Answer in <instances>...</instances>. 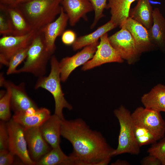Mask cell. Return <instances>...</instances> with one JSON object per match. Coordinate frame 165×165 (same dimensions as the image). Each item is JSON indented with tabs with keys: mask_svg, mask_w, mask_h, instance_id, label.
<instances>
[{
	"mask_svg": "<svg viewBox=\"0 0 165 165\" xmlns=\"http://www.w3.org/2000/svg\"><path fill=\"white\" fill-rule=\"evenodd\" d=\"M61 134L73 148L68 165H106L110 162L114 149L101 133L92 130L82 119H62Z\"/></svg>",
	"mask_w": 165,
	"mask_h": 165,
	"instance_id": "obj_1",
	"label": "cell"
},
{
	"mask_svg": "<svg viewBox=\"0 0 165 165\" xmlns=\"http://www.w3.org/2000/svg\"><path fill=\"white\" fill-rule=\"evenodd\" d=\"M61 1L31 0L18 5L32 29L40 32L60 14Z\"/></svg>",
	"mask_w": 165,
	"mask_h": 165,
	"instance_id": "obj_2",
	"label": "cell"
},
{
	"mask_svg": "<svg viewBox=\"0 0 165 165\" xmlns=\"http://www.w3.org/2000/svg\"><path fill=\"white\" fill-rule=\"evenodd\" d=\"M50 62V70L49 75L48 76L38 78L34 88L35 89H44L52 94L55 102L54 114L63 119H64L63 109L66 108L71 110L72 107L65 99L62 90L59 62L53 56H52Z\"/></svg>",
	"mask_w": 165,
	"mask_h": 165,
	"instance_id": "obj_3",
	"label": "cell"
},
{
	"mask_svg": "<svg viewBox=\"0 0 165 165\" xmlns=\"http://www.w3.org/2000/svg\"><path fill=\"white\" fill-rule=\"evenodd\" d=\"M52 54L46 49L42 33L38 32L29 46L23 66L17 69L16 73H29L38 78L45 76Z\"/></svg>",
	"mask_w": 165,
	"mask_h": 165,
	"instance_id": "obj_4",
	"label": "cell"
},
{
	"mask_svg": "<svg viewBox=\"0 0 165 165\" xmlns=\"http://www.w3.org/2000/svg\"><path fill=\"white\" fill-rule=\"evenodd\" d=\"M114 113L119 121L120 130L118 145L112 152V156L126 153L138 154L140 147L134 136V123L130 112L121 105L114 110Z\"/></svg>",
	"mask_w": 165,
	"mask_h": 165,
	"instance_id": "obj_5",
	"label": "cell"
},
{
	"mask_svg": "<svg viewBox=\"0 0 165 165\" xmlns=\"http://www.w3.org/2000/svg\"><path fill=\"white\" fill-rule=\"evenodd\" d=\"M8 131L9 150L18 156L25 164L35 165L29 153L24 128L12 118L6 123Z\"/></svg>",
	"mask_w": 165,
	"mask_h": 165,
	"instance_id": "obj_6",
	"label": "cell"
},
{
	"mask_svg": "<svg viewBox=\"0 0 165 165\" xmlns=\"http://www.w3.org/2000/svg\"><path fill=\"white\" fill-rule=\"evenodd\" d=\"M38 32L32 30L20 35H4L0 38V62L7 66L9 61L15 54L28 47Z\"/></svg>",
	"mask_w": 165,
	"mask_h": 165,
	"instance_id": "obj_7",
	"label": "cell"
},
{
	"mask_svg": "<svg viewBox=\"0 0 165 165\" xmlns=\"http://www.w3.org/2000/svg\"><path fill=\"white\" fill-rule=\"evenodd\" d=\"M131 116L134 124L148 129L159 140L164 137L165 122L160 112L139 107L131 113Z\"/></svg>",
	"mask_w": 165,
	"mask_h": 165,
	"instance_id": "obj_8",
	"label": "cell"
},
{
	"mask_svg": "<svg viewBox=\"0 0 165 165\" xmlns=\"http://www.w3.org/2000/svg\"><path fill=\"white\" fill-rule=\"evenodd\" d=\"M109 42L122 58L129 64L138 59L141 53L138 51L129 32L124 28L108 37Z\"/></svg>",
	"mask_w": 165,
	"mask_h": 165,
	"instance_id": "obj_9",
	"label": "cell"
},
{
	"mask_svg": "<svg viewBox=\"0 0 165 165\" xmlns=\"http://www.w3.org/2000/svg\"><path fill=\"white\" fill-rule=\"evenodd\" d=\"M123 60L110 43L106 33L101 37L93 56L83 65L82 69L87 70L107 63H122Z\"/></svg>",
	"mask_w": 165,
	"mask_h": 165,
	"instance_id": "obj_10",
	"label": "cell"
},
{
	"mask_svg": "<svg viewBox=\"0 0 165 165\" xmlns=\"http://www.w3.org/2000/svg\"><path fill=\"white\" fill-rule=\"evenodd\" d=\"M99 43L98 41L86 46L75 54L62 59L59 62L61 81L65 82L76 68L83 65L92 58Z\"/></svg>",
	"mask_w": 165,
	"mask_h": 165,
	"instance_id": "obj_11",
	"label": "cell"
},
{
	"mask_svg": "<svg viewBox=\"0 0 165 165\" xmlns=\"http://www.w3.org/2000/svg\"><path fill=\"white\" fill-rule=\"evenodd\" d=\"M2 86L8 87L10 90L11 108L14 113L24 112L31 108H38L26 93L24 83L16 85L10 81L5 80Z\"/></svg>",
	"mask_w": 165,
	"mask_h": 165,
	"instance_id": "obj_12",
	"label": "cell"
},
{
	"mask_svg": "<svg viewBox=\"0 0 165 165\" xmlns=\"http://www.w3.org/2000/svg\"><path fill=\"white\" fill-rule=\"evenodd\" d=\"M24 133L29 154L36 163L51 150L50 147L43 137L39 127L24 128Z\"/></svg>",
	"mask_w": 165,
	"mask_h": 165,
	"instance_id": "obj_13",
	"label": "cell"
},
{
	"mask_svg": "<svg viewBox=\"0 0 165 165\" xmlns=\"http://www.w3.org/2000/svg\"><path fill=\"white\" fill-rule=\"evenodd\" d=\"M68 21V16L62 7L61 12L58 17L40 32L43 34L47 50L53 54L56 49L55 43L56 39L62 35L65 31Z\"/></svg>",
	"mask_w": 165,
	"mask_h": 165,
	"instance_id": "obj_14",
	"label": "cell"
},
{
	"mask_svg": "<svg viewBox=\"0 0 165 165\" xmlns=\"http://www.w3.org/2000/svg\"><path fill=\"white\" fill-rule=\"evenodd\" d=\"M127 30L131 34L138 51H148L156 48L151 42L148 30L141 24L129 17L120 27Z\"/></svg>",
	"mask_w": 165,
	"mask_h": 165,
	"instance_id": "obj_15",
	"label": "cell"
},
{
	"mask_svg": "<svg viewBox=\"0 0 165 165\" xmlns=\"http://www.w3.org/2000/svg\"><path fill=\"white\" fill-rule=\"evenodd\" d=\"M45 108H32L23 112L14 113L12 119L24 128L40 127L51 116Z\"/></svg>",
	"mask_w": 165,
	"mask_h": 165,
	"instance_id": "obj_16",
	"label": "cell"
},
{
	"mask_svg": "<svg viewBox=\"0 0 165 165\" xmlns=\"http://www.w3.org/2000/svg\"><path fill=\"white\" fill-rule=\"evenodd\" d=\"M68 18L70 25L74 26L87 13L94 11L88 0H62L61 4Z\"/></svg>",
	"mask_w": 165,
	"mask_h": 165,
	"instance_id": "obj_17",
	"label": "cell"
},
{
	"mask_svg": "<svg viewBox=\"0 0 165 165\" xmlns=\"http://www.w3.org/2000/svg\"><path fill=\"white\" fill-rule=\"evenodd\" d=\"M62 119L54 114L39 127L43 137L52 148L60 146Z\"/></svg>",
	"mask_w": 165,
	"mask_h": 165,
	"instance_id": "obj_18",
	"label": "cell"
},
{
	"mask_svg": "<svg viewBox=\"0 0 165 165\" xmlns=\"http://www.w3.org/2000/svg\"><path fill=\"white\" fill-rule=\"evenodd\" d=\"M153 24L148 30L150 40L156 47L165 53V18L159 9L153 10Z\"/></svg>",
	"mask_w": 165,
	"mask_h": 165,
	"instance_id": "obj_19",
	"label": "cell"
},
{
	"mask_svg": "<svg viewBox=\"0 0 165 165\" xmlns=\"http://www.w3.org/2000/svg\"><path fill=\"white\" fill-rule=\"evenodd\" d=\"M0 9L6 13L10 20L13 29L11 35H22L33 30L18 5H0Z\"/></svg>",
	"mask_w": 165,
	"mask_h": 165,
	"instance_id": "obj_20",
	"label": "cell"
},
{
	"mask_svg": "<svg viewBox=\"0 0 165 165\" xmlns=\"http://www.w3.org/2000/svg\"><path fill=\"white\" fill-rule=\"evenodd\" d=\"M144 107L165 112V86L159 84L141 97Z\"/></svg>",
	"mask_w": 165,
	"mask_h": 165,
	"instance_id": "obj_21",
	"label": "cell"
},
{
	"mask_svg": "<svg viewBox=\"0 0 165 165\" xmlns=\"http://www.w3.org/2000/svg\"><path fill=\"white\" fill-rule=\"evenodd\" d=\"M137 0H108L106 9H110V20L120 28L129 17L132 3Z\"/></svg>",
	"mask_w": 165,
	"mask_h": 165,
	"instance_id": "obj_22",
	"label": "cell"
},
{
	"mask_svg": "<svg viewBox=\"0 0 165 165\" xmlns=\"http://www.w3.org/2000/svg\"><path fill=\"white\" fill-rule=\"evenodd\" d=\"M153 13L149 0H138L136 6L130 9L129 16L148 30L153 24Z\"/></svg>",
	"mask_w": 165,
	"mask_h": 165,
	"instance_id": "obj_23",
	"label": "cell"
},
{
	"mask_svg": "<svg viewBox=\"0 0 165 165\" xmlns=\"http://www.w3.org/2000/svg\"><path fill=\"white\" fill-rule=\"evenodd\" d=\"M117 27L116 24L110 20L93 32L76 38L72 44L73 50L76 51L99 41L102 36Z\"/></svg>",
	"mask_w": 165,
	"mask_h": 165,
	"instance_id": "obj_24",
	"label": "cell"
},
{
	"mask_svg": "<svg viewBox=\"0 0 165 165\" xmlns=\"http://www.w3.org/2000/svg\"><path fill=\"white\" fill-rule=\"evenodd\" d=\"M69 156L65 155L60 146L52 148L48 152L36 162L37 165H67Z\"/></svg>",
	"mask_w": 165,
	"mask_h": 165,
	"instance_id": "obj_25",
	"label": "cell"
},
{
	"mask_svg": "<svg viewBox=\"0 0 165 165\" xmlns=\"http://www.w3.org/2000/svg\"><path fill=\"white\" fill-rule=\"evenodd\" d=\"M134 133L135 140L140 147L153 144L159 140L157 137L148 129L134 123Z\"/></svg>",
	"mask_w": 165,
	"mask_h": 165,
	"instance_id": "obj_26",
	"label": "cell"
},
{
	"mask_svg": "<svg viewBox=\"0 0 165 165\" xmlns=\"http://www.w3.org/2000/svg\"><path fill=\"white\" fill-rule=\"evenodd\" d=\"M5 87L6 91L0 99V118L4 122L9 120L11 116L10 92L9 88Z\"/></svg>",
	"mask_w": 165,
	"mask_h": 165,
	"instance_id": "obj_27",
	"label": "cell"
},
{
	"mask_svg": "<svg viewBox=\"0 0 165 165\" xmlns=\"http://www.w3.org/2000/svg\"><path fill=\"white\" fill-rule=\"evenodd\" d=\"M28 47L19 51L10 58L7 66L6 72L7 75L16 73L17 67L26 58Z\"/></svg>",
	"mask_w": 165,
	"mask_h": 165,
	"instance_id": "obj_28",
	"label": "cell"
},
{
	"mask_svg": "<svg viewBox=\"0 0 165 165\" xmlns=\"http://www.w3.org/2000/svg\"><path fill=\"white\" fill-rule=\"evenodd\" d=\"M93 6L94 12L93 21L90 26L93 29L99 20L105 16L103 11L106 9L108 0H88Z\"/></svg>",
	"mask_w": 165,
	"mask_h": 165,
	"instance_id": "obj_29",
	"label": "cell"
},
{
	"mask_svg": "<svg viewBox=\"0 0 165 165\" xmlns=\"http://www.w3.org/2000/svg\"><path fill=\"white\" fill-rule=\"evenodd\" d=\"M147 152L149 154L153 155L159 159L162 165H165V138L160 139L159 142L152 144Z\"/></svg>",
	"mask_w": 165,
	"mask_h": 165,
	"instance_id": "obj_30",
	"label": "cell"
},
{
	"mask_svg": "<svg viewBox=\"0 0 165 165\" xmlns=\"http://www.w3.org/2000/svg\"><path fill=\"white\" fill-rule=\"evenodd\" d=\"M9 140L6 124L1 120L0 123V151L9 150Z\"/></svg>",
	"mask_w": 165,
	"mask_h": 165,
	"instance_id": "obj_31",
	"label": "cell"
},
{
	"mask_svg": "<svg viewBox=\"0 0 165 165\" xmlns=\"http://www.w3.org/2000/svg\"><path fill=\"white\" fill-rule=\"evenodd\" d=\"M5 13L6 17L2 14L1 13L0 15V34L3 35H11L13 31L10 19Z\"/></svg>",
	"mask_w": 165,
	"mask_h": 165,
	"instance_id": "obj_32",
	"label": "cell"
},
{
	"mask_svg": "<svg viewBox=\"0 0 165 165\" xmlns=\"http://www.w3.org/2000/svg\"><path fill=\"white\" fill-rule=\"evenodd\" d=\"M14 156L9 150L0 151V165H12Z\"/></svg>",
	"mask_w": 165,
	"mask_h": 165,
	"instance_id": "obj_33",
	"label": "cell"
},
{
	"mask_svg": "<svg viewBox=\"0 0 165 165\" xmlns=\"http://www.w3.org/2000/svg\"><path fill=\"white\" fill-rule=\"evenodd\" d=\"M76 38L75 33L71 30L65 31L61 35L62 42L67 45H72Z\"/></svg>",
	"mask_w": 165,
	"mask_h": 165,
	"instance_id": "obj_34",
	"label": "cell"
},
{
	"mask_svg": "<svg viewBox=\"0 0 165 165\" xmlns=\"http://www.w3.org/2000/svg\"><path fill=\"white\" fill-rule=\"evenodd\" d=\"M141 163L142 165H162L161 162L159 159L150 154L145 157L141 161Z\"/></svg>",
	"mask_w": 165,
	"mask_h": 165,
	"instance_id": "obj_35",
	"label": "cell"
},
{
	"mask_svg": "<svg viewBox=\"0 0 165 165\" xmlns=\"http://www.w3.org/2000/svg\"><path fill=\"white\" fill-rule=\"evenodd\" d=\"M130 164L127 161L121 160H118L112 164V165H129Z\"/></svg>",
	"mask_w": 165,
	"mask_h": 165,
	"instance_id": "obj_36",
	"label": "cell"
},
{
	"mask_svg": "<svg viewBox=\"0 0 165 165\" xmlns=\"http://www.w3.org/2000/svg\"><path fill=\"white\" fill-rule=\"evenodd\" d=\"M13 4L16 6L24 3L28 2L31 0H11Z\"/></svg>",
	"mask_w": 165,
	"mask_h": 165,
	"instance_id": "obj_37",
	"label": "cell"
}]
</instances>
